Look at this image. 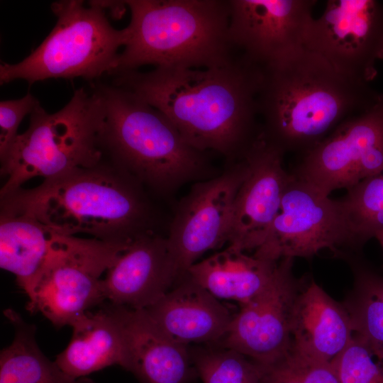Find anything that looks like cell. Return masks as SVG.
I'll list each match as a JSON object with an SVG mask.
<instances>
[{
	"label": "cell",
	"instance_id": "obj_21",
	"mask_svg": "<svg viewBox=\"0 0 383 383\" xmlns=\"http://www.w3.org/2000/svg\"><path fill=\"white\" fill-rule=\"evenodd\" d=\"M278 263L228 245L194 263L186 274L218 299L234 301L242 306L270 284Z\"/></svg>",
	"mask_w": 383,
	"mask_h": 383
},
{
	"label": "cell",
	"instance_id": "obj_5",
	"mask_svg": "<svg viewBox=\"0 0 383 383\" xmlns=\"http://www.w3.org/2000/svg\"><path fill=\"white\" fill-rule=\"evenodd\" d=\"M127 40L111 75L155 67L211 68L240 53L228 35L229 0H126Z\"/></svg>",
	"mask_w": 383,
	"mask_h": 383
},
{
	"label": "cell",
	"instance_id": "obj_3",
	"mask_svg": "<svg viewBox=\"0 0 383 383\" xmlns=\"http://www.w3.org/2000/svg\"><path fill=\"white\" fill-rule=\"evenodd\" d=\"M1 212L30 215L57 233L118 245L158 233L145 189L106 158L1 196Z\"/></svg>",
	"mask_w": 383,
	"mask_h": 383
},
{
	"label": "cell",
	"instance_id": "obj_29",
	"mask_svg": "<svg viewBox=\"0 0 383 383\" xmlns=\"http://www.w3.org/2000/svg\"><path fill=\"white\" fill-rule=\"evenodd\" d=\"M259 383H304L299 355L290 348L280 359L265 366Z\"/></svg>",
	"mask_w": 383,
	"mask_h": 383
},
{
	"label": "cell",
	"instance_id": "obj_22",
	"mask_svg": "<svg viewBox=\"0 0 383 383\" xmlns=\"http://www.w3.org/2000/svg\"><path fill=\"white\" fill-rule=\"evenodd\" d=\"M57 234L30 215L1 212L0 267L16 276L28 296Z\"/></svg>",
	"mask_w": 383,
	"mask_h": 383
},
{
	"label": "cell",
	"instance_id": "obj_6",
	"mask_svg": "<svg viewBox=\"0 0 383 383\" xmlns=\"http://www.w3.org/2000/svg\"><path fill=\"white\" fill-rule=\"evenodd\" d=\"M103 108L92 86L76 89L60 110L48 113L40 104L30 114L28 129L16 137L1 160L6 178L0 196L36 177H57L77 168L96 165L104 158L101 144Z\"/></svg>",
	"mask_w": 383,
	"mask_h": 383
},
{
	"label": "cell",
	"instance_id": "obj_7",
	"mask_svg": "<svg viewBox=\"0 0 383 383\" xmlns=\"http://www.w3.org/2000/svg\"><path fill=\"white\" fill-rule=\"evenodd\" d=\"M57 22L41 44L16 64L0 65V83L23 79L29 84L52 78L92 81L113 72L127 30L113 28L98 1L53 2Z\"/></svg>",
	"mask_w": 383,
	"mask_h": 383
},
{
	"label": "cell",
	"instance_id": "obj_11",
	"mask_svg": "<svg viewBox=\"0 0 383 383\" xmlns=\"http://www.w3.org/2000/svg\"><path fill=\"white\" fill-rule=\"evenodd\" d=\"M248 170L244 157L228 162L221 174L194 183L178 203L166 237L181 277L204 253L228 242L234 201Z\"/></svg>",
	"mask_w": 383,
	"mask_h": 383
},
{
	"label": "cell",
	"instance_id": "obj_13",
	"mask_svg": "<svg viewBox=\"0 0 383 383\" xmlns=\"http://www.w3.org/2000/svg\"><path fill=\"white\" fill-rule=\"evenodd\" d=\"M294 258L279 261L274 278L257 296L240 306L225 335L216 346L238 351L268 366L291 348V314L305 282L293 273Z\"/></svg>",
	"mask_w": 383,
	"mask_h": 383
},
{
	"label": "cell",
	"instance_id": "obj_23",
	"mask_svg": "<svg viewBox=\"0 0 383 383\" xmlns=\"http://www.w3.org/2000/svg\"><path fill=\"white\" fill-rule=\"evenodd\" d=\"M6 316L15 328L14 338L0 354V383H83L70 377L40 350L35 328L13 311Z\"/></svg>",
	"mask_w": 383,
	"mask_h": 383
},
{
	"label": "cell",
	"instance_id": "obj_4",
	"mask_svg": "<svg viewBox=\"0 0 383 383\" xmlns=\"http://www.w3.org/2000/svg\"><path fill=\"white\" fill-rule=\"evenodd\" d=\"M92 86L102 102L104 157L145 189L168 197L187 183L218 174L208 152L186 143L159 110L113 84Z\"/></svg>",
	"mask_w": 383,
	"mask_h": 383
},
{
	"label": "cell",
	"instance_id": "obj_9",
	"mask_svg": "<svg viewBox=\"0 0 383 383\" xmlns=\"http://www.w3.org/2000/svg\"><path fill=\"white\" fill-rule=\"evenodd\" d=\"M362 246L340 200L331 199L291 173L279 213L252 255L278 262L311 258L327 249L347 259Z\"/></svg>",
	"mask_w": 383,
	"mask_h": 383
},
{
	"label": "cell",
	"instance_id": "obj_27",
	"mask_svg": "<svg viewBox=\"0 0 383 383\" xmlns=\"http://www.w3.org/2000/svg\"><path fill=\"white\" fill-rule=\"evenodd\" d=\"M333 364L340 383H383V357L355 334Z\"/></svg>",
	"mask_w": 383,
	"mask_h": 383
},
{
	"label": "cell",
	"instance_id": "obj_10",
	"mask_svg": "<svg viewBox=\"0 0 383 383\" xmlns=\"http://www.w3.org/2000/svg\"><path fill=\"white\" fill-rule=\"evenodd\" d=\"M383 172V96L361 113L348 118L318 145L300 156L291 172L299 180L329 196L348 190Z\"/></svg>",
	"mask_w": 383,
	"mask_h": 383
},
{
	"label": "cell",
	"instance_id": "obj_26",
	"mask_svg": "<svg viewBox=\"0 0 383 383\" xmlns=\"http://www.w3.org/2000/svg\"><path fill=\"white\" fill-rule=\"evenodd\" d=\"M340 200L362 245L383 230V172L360 182Z\"/></svg>",
	"mask_w": 383,
	"mask_h": 383
},
{
	"label": "cell",
	"instance_id": "obj_25",
	"mask_svg": "<svg viewBox=\"0 0 383 383\" xmlns=\"http://www.w3.org/2000/svg\"><path fill=\"white\" fill-rule=\"evenodd\" d=\"M203 383H259L265 366L232 349L216 345L190 348Z\"/></svg>",
	"mask_w": 383,
	"mask_h": 383
},
{
	"label": "cell",
	"instance_id": "obj_1",
	"mask_svg": "<svg viewBox=\"0 0 383 383\" xmlns=\"http://www.w3.org/2000/svg\"><path fill=\"white\" fill-rule=\"evenodd\" d=\"M113 76V84L162 112L199 150L235 161L261 136L257 99L262 66L243 54L223 66L155 67Z\"/></svg>",
	"mask_w": 383,
	"mask_h": 383
},
{
	"label": "cell",
	"instance_id": "obj_18",
	"mask_svg": "<svg viewBox=\"0 0 383 383\" xmlns=\"http://www.w3.org/2000/svg\"><path fill=\"white\" fill-rule=\"evenodd\" d=\"M123 332L125 369L142 383H186L194 365L190 348L167 336L143 309L111 304Z\"/></svg>",
	"mask_w": 383,
	"mask_h": 383
},
{
	"label": "cell",
	"instance_id": "obj_14",
	"mask_svg": "<svg viewBox=\"0 0 383 383\" xmlns=\"http://www.w3.org/2000/svg\"><path fill=\"white\" fill-rule=\"evenodd\" d=\"M315 0H229L235 49L261 66L305 47Z\"/></svg>",
	"mask_w": 383,
	"mask_h": 383
},
{
	"label": "cell",
	"instance_id": "obj_2",
	"mask_svg": "<svg viewBox=\"0 0 383 383\" xmlns=\"http://www.w3.org/2000/svg\"><path fill=\"white\" fill-rule=\"evenodd\" d=\"M367 84L306 47L262 66L257 99L261 138L284 155L305 154L378 100Z\"/></svg>",
	"mask_w": 383,
	"mask_h": 383
},
{
	"label": "cell",
	"instance_id": "obj_31",
	"mask_svg": "<svg viewBox=\"0 0 383 383\" xmlns=\"http://www.w3.org/2000/svg\"><path fill=\"white\" fill-rule=\"evenodd\" d=\"M374 238L378 240L383 250V230L377 232Z\"/></svg>",
	"mask_w": 383,
	"mask_h": 383
},
{
	"label": "cell",
	"instance_id": "obj_12",
	"mask_svg": "<svg viewBox=\"0 0 383 383\" xmlns=\"http://www.w3.org/2000/svg\"><path fill=\"white\" fill-rule=\"evenodd\" d=\"M305 47L345 75L367 83L383 58V8L373 0H329Z\"/></svg>",
	"mask_w": 383,
	"mask_h": 383
},
{
	"label": "cell",
	"instance_id": "obj_17",
	"mask_svg": "<svg viewBox=\"0 0 383 383\" xmlns=\"http://www.w3.org/2000/svg\"><path fill=\"white\" fill-rule=\"evenodd\" d=\"M177 343L216 344L226 333L233 315L188 274L156 303L143 309Z\"/></svg>",
	"mask_w": 383,
	"mask_h": 383
},
{
	"label": "cell",
	"instance_id": "obj_15",
	"mask_svg": "<svg viewBox=\"0 0 383 383\" xmlns=\"http://www.w3.org/2000/svg\"><path fill=\"white\" fill-rule=\"evenodd\" d=\"M243 157L248 174L234 201L228 243L246 252L263 242L279 213L291 173L284 168V154L261 136Z\"/></svg>",
	"mask_w": 383,
	"mask_h": 383
},
{
	"label": "cell",
	"instance_id": "obj_16",
	"mask_svg": "<svg viewBox=\"0 0 383 383\" xmlns=\"http://www.w3.org/2000/svg\"><path fill=\"white\" fill-rule=\"evenodd\" d=\"M181 278L167 237L154 233L135 239L121 252L106 272L102 289L111 304L145 309Z\"/></svg>",
	"mask_w": 383,
	"mask_h": 383
},
{
	"label": "cell",
	"instance_id": "obj_24",
	"mask_svg": "<svg viewBox=\"0 0 383 383\" xmlns=\"http://www.w3.org/2000/svg\"><path fill=\"white\" fill-rule=\"evenodd\" d=\"M347 260L354 273V286L343 303L354 334L383 357V276L358 261L356 255Z\"/></svg>",
	"mask_w": 383,
	"mask_h": 383
},
{
	"label": "cell",
	"instance_id": "obj_28",
	"mask_svg": "<svg viewBox=\"0 0 383 383\" xmlns=\"http://www.w3.org/2000/svg\"><path fill=\"white\" fill-rule=\"evenodd\" d=\"M40 103L31 94L17 99L0 102V160H2L18 136L17 131L23 118L30 114Z\"/></svg>",
	"mask_w": 383,
	"mask_h": 383
},
{
	"label": "cell",
	"instance_id": "obj_20",
	"mask_svg": "<svg viewBox=\"0 0 383 383\" xmlns=\"http://www.w3.org/2000/svg\"><path fill=\"white\" fill-rule=\"evenodd\" d=\"M70 326V342L55 361L67 376L78 379L111 365L126 367L123 332L111 305L87 311Z\"/></svg>",
	"mask_w": 383,
	"mask_h": 383
},
{
	"label": "cell",
	"instance_id": "obj_19",
	"mask_svg": "<svg viewBox=\"0 0 383 383\" xmlns=\"http://www.w3.org/2000/svg\"><path fill=\"white\" fill-rule=\"evenodd\" d=\"M290 330L294 350L332 363L354 336L351 318L343 303L334 300L313 280L304 282L296 296Z\"/></svg>",
	"mask_w": 383,
	"mask_h": 383
},
{
	"label": "cell",
	"instance_id": "obj_30",
	"mask_svg": "<svg viewBox=\"0 0 383 383\" xmlns=\"http://www.w3.org/2000/svg\"><path fill=\"white\" fill-rule=\"evenodd\" d=\"M297 353L300 356L304 383H340L332 362L314 360Z\"/></svg>",
	"mask_w": 383,
	"mask_h": 383
},
{
	"label": "cell",
	"instance_id": "obj_8",
	"mask_svg": "<svg viewBox=\"0 0 383 383\" xmlns=\"http://www.w3.org/2000/svg\"><path fill=\"white\" fill-rule=\"evenodd\" d=\"M128 245L58 233L28 296V309L40 312L56 327L71 326L106 300L101 276Z\"/></svg>",
	"mask_w": 383,
	"mask_h": 383
}]
</instances>
